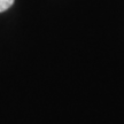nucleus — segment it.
<instances>
[{"label": "nucleus", "instance_id": "f257e3e1", "mask_svg": "<svg viewBox=\"0 0 124 124\" xmlns=\"http://www.w3.org/2000/svg\"><path fill=\"white\" fill-rule=\"evenodd\" d=\"M13 4H14V0H0V13L10 8Z\"/></svg>", "mask_w": 124, "mask_h": 124}]
</instances>
